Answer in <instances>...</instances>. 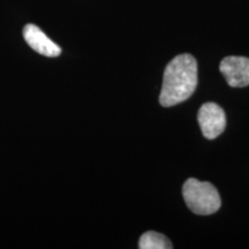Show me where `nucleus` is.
I'll list each match as a JSON object with an SVG mask.
<instances>
[{
  "label": "nucleus",
  "instance_id": "nucleus-4",
  "mask_svg": "<svg viewBox=\"0 0 249 249\" xmlns=\"http://www.w3.org/2000/svg\"><path fill=\"white\" fill-rule=\"evenodd\" d=\"M219 70L225 77L227 85L233 88H244L249 86V59L246 57L224 58Z\"/></svg>",
  "mask_w": 249,
  "mask_h": 249
},
{
  "label": "nucleus",
  "instance_id": "nucleus-1",
  "mask_svg": "<svg viewBox=\"0 0 249 249\" xmlns=\"http://www.w3.org/2000/svg\"><path fill=\"white\" fill-rule=\"evenodd\" d=\"M197 87V62L192 54L177 55L165 68L160 95L161 107H170L185 102Z\"/></svg>",
  "mask_w": 249,
  "mask_h": 249
},
{
  "label": "nucleus",
  "instance_id": "nucleus-5",
  "mask_svg": "<svg viewBox=\"0 0 249 249\" xmlns=\"http://www.w3.org/2000/svg\"><path fill=\"white\" fill-rule=\"evenodd\" d=\"M23 38L34 51L45 57L54 58L61 53L60 46L50 39L35 24H27L23 28Z\"/></svg>",
  "mask_w": 249,
  "mask_h": 249
},
{
  "label": "nucleus",
  "instance_id": "nucleus-3",
  "mask_svg": "<svg viewBox=\"0 0 249 249\" xmlns=\"http://www.w3.org/2000/svg\"><path fill=\"white\" fill-rule=\"evenodd\" d=\"M198 124L205 139L213 140L225 130V112L216 103H205L198 111Z\"/></svg>",
  "mask_w": 249,
  "mask_h": 249
},
{
  "label": "nucleus",
  "instance_id": "nucleus-6",
  "mask_svg": "<svg viewBox=\"0 0 249 249\" xmlns=\"http://www.w3.org/2000/svg\"><path fill=\"white\" fill-rule=\"evenodd\" d=\"M140 249H171L173 248L169 239L161 233L149 231L143 233L139 241Z\"/></svg>",
  "mask_w": 249,
  "mask_h": 249
},
{
  "label": "nucleus",
  "instance_id": "nucleus-2",
  "mask_svg": "<svg viewBox=\"0 0 249 249\" xmlns=\"http://www.w3.org/2000/svg\"><path fill=\"white\" fill-rule=\"evenodd\" d=\"M182 196L187 207L200 216L217 213L222 204L219 193L213 183L198 181L194 178H189L183 183Z\"/></svg>",
  "mask_w": 249,
  "mask_h": 249
}]
</instances>
